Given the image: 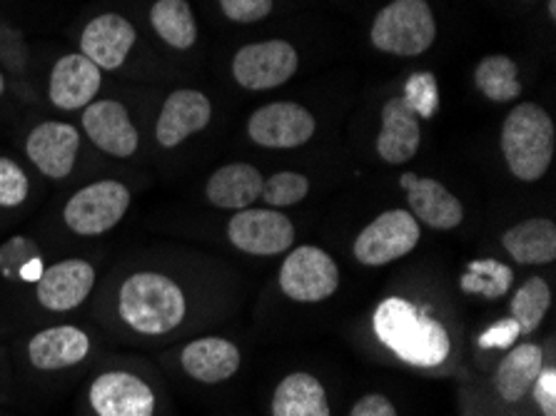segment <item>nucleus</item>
<instances>
[{"label":"nucleus","mask_w":556,"mask_h":416,"mask_svg":"<svg viewBox=\"0 0 556 416\" xmlns=\"http://www.w3.org/2000/svg\"><path fill=\"white\" fill-rule=\"evenodd\" d=\"M514 282V272L496 260H477L467 267V275L459 279L462 290L469 294H482L486 300L504 297Z\"/></svg>","instance_id":"nucleus-29"},{"label":"nucleus","mask_w":556,"mask_h":416,"mask_svg":"<svg viewBox=\"0 0 556 416\" xmlns=\"http://www.w3.org/2000/svg\"><path fill=\"white\" fill-rule=\"evenodd\" d=\"M38 302L50 312H71L88 300L96 269L86 260H63L43 269L38 279Z\"/></svg>","instance_id":"nucleus-14"},{"label":"nucleus","mask_w":556,"mask_h":416,"mask_svg":"<svg viewBox=\"0 0 556 416\" xmlns=\"http://www.w3.org/2000/svg\"><path fill=\"white\" fill-rule=\"evenodd\" d=\"M554 123L534 103H521L511 110L502 127V150L507 165L519 180L534 182L552 165L554 157Z\"/></svg>","instance_id":"nucleus-3"},{"label":"nucleus","mask_w":556,"mask_h":416,"mask_svg":"<svg viewBox=\"0 0 556 416\" xmlns=\"http://www.w3.org/2000/svg\"><path fill=\"white\" fill-rule=\"evenodd\" d=\"M502 244L519 265H549L556 260V225L552 219H527L507 229Z\"/></svg>","instance_id":"nucleus-23"},{"label":"nucleus","mask_w":556,"mask_h":416,"mask_svg":"<svg viewBox=\"0 0 556 416\" xmlns=\"http://www.w3.org/2000/svg\"><path fill=\"white\" fill-rule=\"evenodd\" d=\"M404 190H407L412 215H415V219H422L432 229H454L465 219L462 202L442 182L415 175V180Z\"/></svg>","instance_id":"nucleus-20"},{"label":"nucleus","mask_w":556,"mask_h":416,"mask_svg":"<svg viewBox=\"0 0 556 416\" xmlns=\"http://www.w3.org/2000/svg\"><path fill=\"white\" fill-rule=\"evenodd\" d=\"M407 108L417 117H432L440 108V88H437V78L432 73H415L404 85L402 96Z\"/></svg>","instance_id":"nucleus-31"},{"label":"nucleus","mask_w":556,"mask_h":416,"mask_svg":"<svg viewBox=\"0 0 556 416\" xmlns=\"http://www.w3.org/2000/svg\"><path fill=\"white\" fill-rule=\"evenodd\" d=\"M521 335L519 325L514 319H502L496 322L494 327L486 329V332L479 337V344L482 346H500V350H507L514 342H517V337Z\"/></svg>","instance_id":"nucleus-36"},{"label":"nucleus","mask_w":556,"mask_h":416,"mask_svg":"<svg viewBox=\"0 0 556 416\" xmlns=\"http://www.w3.org/2000/svg\"><path fill=\"white\" fill-rule=\"evenodd\" d=\"M83 130L92 146L113 157H130L140 146V135L128 115V108L117 100H100L83 110Z\"/></svg>","instance_id":"nucleus-12"},{"label":"nucleus","mask_w":556,"mask_h":416,"mask_svg":"<svg viewBox=\"0 0 556 416\" xmlns=\"http://www.w3.org/2000/svg\"><path fill=\"white\" fill-rule=\"evenodd\" d=\"M375 332L402 362L415 367H437L450 356L446 329L400 297H390L379 304Z\"/></svg>","instance_id":"nucleus-1"},{"label":"nucleus","mask_w":556,"mask_h":416,"mask_svg":"<svg viewBox=\"0 0 556 416\" xmlns=\"http://www.w3.org/2000/svg\"><path fill=\"white\" fill-rule=\"evenodd\" d=\"M419 223L407 210H390L362 229L355 242V257L367 267L390 265L417 248Z\"/></svg>","instance_id":"nucleus-6"},{"label":"nucleus","mask_w":556,"mask_h":416,"mask_svg":"<svg viewBox=\"0 0 556 416\" xmlns=\"http://www.w3.org/2000/svg\"><path fill=\"white\" fill-rule=\"evenodd\" d=\"M350 416H397L392 402L382 394H367L355 404Z\"/></svg>","instance_id":"nucleus-37"},{"label":"nucleus","mask_w":556,"mask_h":416,"mask_svg":"<svg viewBox=\"0 0 556 416\" xmlns=\"http://www.w3.org/2000/svg\"><path fill=\"white\" fill-rule=\"evenodd\" d=\"M298 71V50L285 40L252 42L238 50L232 75L245 90H273L288 83Z\"/></svg>","instance_id":"nucleus-7"},{"label":"nucleus","mask_w":556,"mask_h":416,"mask_svg":"<svg viewBox=\"0 0 556 416\" xmlns=\"http://www.w3.org/2000/svg\"><path fill=\"white\" fill-rule=\"evenodd\" d=\"M437 38V23L427 0H394L377 13L372 46L392 55H422Z\"/></svg>","instance_id":"nucleus-4"},{"label":"nucleus","mask_w":556,"mask_h":416,"mask_svg":"<svg viewBox=\"0 0 556 416\" xmlns=\"http://www.w3.org/2000/svg\"><path fill=\"white\" fill-rule=\"evenodd\" d=\"M182 369L192 379L217 385L240 369V350L220 337L195 339L182 350Z\"/></svg>","instance_id":"nucleus-21"},{"label":"nucleus","mask_w":556,"mask_h":416,"mask_svg":"<svg viewBox=\"0 0 556 416\" xmlns=\"http://www.w3.org/2000/svg\"><path fill=\"white\" fill-rule=\"evenodd\" d=\"M280 287L294 302H323L340 287V269L325 250L300 248L285 260Z\"/></svg>","instance_id":"nucleus-8"},{"label":"nucleus","mask_w":556,"mask_h":416,"mask_svg":"<svg viewBox=\"0 0 556 416\" xmlns=\"http://www.w3.org/2000/svg\"><path fill=\"white\" fill-rule=\"evenodd\" d=\"M273 416H330L323 385L302 371L282 379L280 387L275 389Z\"/></svg>","instance_id":"nucleus-25"},{"label":"nucleus","mask_w":556,"mask_h":416,"mask_svg":"<svg viewBox=\"0 0 556 416\" xmlns=\"http://www.w3.org/2000/svg\"><path fill=\"white\" fill-rule=\"evenodd\" d=\"M90 352V339L78 327L61 325L38 332L30 339L28 356L36 369L58 371L80 364Z\"/></svg>","instance_id":"nucleus-19"},{"label":"nucleus","mask_w":556,"mask_h":416,"mask_svg":"<svg viewBox=\"0 0 556 416\" xmlns=\"http://www.w3.org/2000/svg\"><path fill=\"white\" fill-rule=\"evenodd\" d=\"M90 406L98 416H153L155 394L130 371H105L92 381Z\"/></svg>","instance_id":"nucleus-11"},{"label":"nucleus","mask_w":556,"mask_h":416,"mask_svg":"<svg viewBox=\"0 0 556 416\" xmlns=\"http://www.w3.org/2000/svg\"><path fill=\"white\" fill-rule=\"evenodd\" d=\"M220 8L235 23H257L273 13V0H220Z\"/></svg>","instance_id":"nucleus-34"},{"label":"nucleus","mask_w":556,"mask_h":416,"mask_svg":"<svg viewBox=\"0 0 556 416\" xmlns=\"http://www.w3.org/2000/svg\"><path fill=\"white\" fill-rule=\"evenodd\" d=\"M549 304L552 292L542 277H532L521 285V290H517L511 300V319L519 325L521 335H532L542 325Z\"/></svg>","instance_id":"nucleus-28"},{"label":"nucleus","mask_w":556,"mask_h":416,"mask_svg":"<svg viewBox=\"0 0 556 416\" xmlns=\"http://www.w3.org/2000/svg\"><path fill=\"white\" fill-rule=\"evenodd\" d=\"M422 142V125L402 98L387 100L382 108V130L377 138V152L384 163L402 165L417 155Z\"/></svg>","instance_id":"nucleus-18"},{"label":"nucleus","mask_w":556,"mask_h":416,"mask_svg":"<svg viewBox=\"0 0 556 416\" xmlns=\"http://www.w3.org/2000/svg\"><path fill=\"white\" fill-rule=\"evenodd\" d=\"M230 242L248 254H280L294 242V227L277 210H240L227 227Z\"/></svg>","instance_id":"nucleus-10"},{"label":"nucleus","mask_w":556,"mask_h":416,"mask_svg":"<svg viewBox=\"0 0 556 416\" xmlns=\"http://www.w3.org/2000/svg\"><path fill=\"white\" fill-rule=\"evenodd\" d=\"M213 117V105L198 90H175L160 110L155 138L163 148H178L190 135L207 127Z\"/></svg>","instance_id":"nucleus-16"},{"label":"nucleus","mask_w":556,"mask_h":416,"mask_svg":"<svg viewBox=\"0 0 556 416\" xmlns=\"http://www.w3.org/2000/svg\"><path fill=\"white\" fill-rule=\"evenodd\" d=\"M150 23L163 42L175 50H188L198 40V25L188 0H157L150 11Z\"/></svg>","instance_id":"nucleus-26"},{"label":"nucleus","mask_w":556,"mask_h":416,"mask_svg":"<svg viewBox=\"0 0 556 416\" xmlns=\"http://www.w3.org/2000/svg\"><path fill=\"white\" fill-rule=\"evenodd\" d=\"M532 392H534L536 404L542 406L544 416H556V371L554 369H542V375H539L534 381Z\"/></svg>","instance_id":"nucleus-35"},{"label":"nucleus","mask_w":556,"mask_h":416,"mask_svg":"<svg viewBox=\"0 0 556 416\" xmlns=\"http://www.w3.org/2000/svg\"><path fill=\"white\" fill-rule=\"evenodd\" d=\"M185 294L170 277L160 272H138L128 277L117 294V312L125 325L140 335H167L182 325Z\"/></svg>","instance_id":"nucleus-2"},{"label":"nucleus","mask_w":556,"mask_h":416,"mask_svg":"<svg viewBox=\"0 0 556 416\" xmlns=\"http://www.w3.org/2000/svg\"><path fill=\"white\" fill-rule=\"evenodd\" d=\"M263 175L248 163L225 165L207 180V200L223 210H248L263 194Z\"/></svg>","instance_id":"nucleus-22"},{"label":"nucleus","mask_w":556,"mask_h":416,"mask_svg":"<svg viewBox=\"0 0 556 416\" xmlns=\"http://www.w3.org/2000/svg\"><path fill=\"white\" fill-rule=\"evenodd\" d=\"M250 138L263 148L292 150L302 148L315 135V117L294 103H273L252 113L248 123Z\"/></svg>","instance_id":"nucleus-9"},{"label":"nucleus","mask_w":556,"mask_h":416,"mask_svg":"<svg viewBox=\"0 0 556 416\" xmlns=\"http://www.w3.org/2000/svg\"><path fill=\"white\" fill-rule=\"evenodd\" d=\"M103 73L83 53L63 55L50 73V100L61 110H80L98 96Z\"/></svg>","instance_id":"nucleus-17"},{"label":"nucleus","mask_w":556,"mask_h":416,"mask_svg":"<svg viewBox=\"0 0 556 416\" xmlns=\"http://www.w3.org/2000/svg\"><path fill=\"white\" fill-rule=\"evenodd\" d=\"M549 15L552 18H556V0H549Z\"/></svg>","instance_id":"nucleus-38"},{"label":"nucleus","mask_w":556,"mask_h":416,"mask_svg":"<svg viewBox=\"0 0 556 416\" xmlns=\"http://www.w3.org/2000/svg\"><path fill=\"white\" fill-rule=\"evenodd\" d=\"M517 63L507 55H490L477 65L475 83L477 88L484 92L494 103H509V100L519 98L521 83L517 75Z\"/></svg>","instance_id":"nucleus-27"},{"label":"nucleus","mask_w":556,"mask_h":416,"mask_svg":"<svg viewBox=\"0 0 556 416\" xmlns=\"http://www.w3.org/2000/svg\"><path fill=\"white\" fill-rule=\"evenodd\" d=\"M309 182L300 173H275L263 182V200L269 207H290L307 198Z\"/></svg>","instance_id":"nucleus-30"},{"label":"nucleus","mask_w":556,"mask_h":416,"mask_svg":"<svg viewBox=\"0 0 556 416\" xmlns=\"http://www.w3.org/2000/svg\"><path fill=\"white\" fill-rule=\"evenodd\" d=\"M28 198V175L11 157H0V207H18Z\"/></svg>","instance_id":"nucleus-33"},{"label":"nucleus","mask_w":556,"mask_h":416,"mask_svg":"<svg viewBox=\"0 0 556 416\" xmlns=\"http://www.w3.org/2000/svg\"><path fill=\"white\" fill-rule=\"evenodd\" d=\"M544 352L536 344H521L504 356L496 369V389L504 402H521L529 389L534 387L536 377L542 375Z\"/></svg>","instance_id":"nucleus-24"},{"label":"nucleus","mask_w":556,"mask_h":416,"mask_svg":"<svg viewBox=\"0 0 556 416\" xmlns=\"http://www.w3.org/2000/svg\"><path fill=\"white\" fill-rule=\"evenodd\" d=\"M78 150L80 133L73 125L53 121L40 123L28 135V142H25V152H28L30 163L43 175L53 177V180H63V177L73 173Z\"/></svg>","instance_id":"nucleus-13"},{"label":"nucleus","mask_w":556,"mask_h":416,"mask_svg":"<svg viewBox=\"0 0 556 416\" xmlns=\"http://www.w3.org/2000/svg\"><path fill=\"white\" fill-rule=\"evenodd\" d=\"M128 207L130 190L123 182L100 180L75 192L67 200L63 217L75 235L92 237L113 229L125 217Z\"/></svg>","instance_id":"nucleus-5"},{"label":"nucleus","mask_w":556,"mask_h":416,"mask_svg":"<svg viewBox=\"0 0 556 416\" xmlns=\"http://www.w3.org/2000/svg\"><path fill=\"white\" fill-rule=\"evenodd\" d=\"M38 257V244L30 237H11L5 244H0V275L5 279H18L23 269Z\"/></svg>","instance_id":"nucleus-32"},{"label":"nucleus","mask_w":556,"mask_h":416,"mask_svg":"<svg viewBox=\"0 0 556 416\" xmlns=\"http://www.w3.org/2000/svg\"><path fill=\"white\" fill-rule=\"evenodd\" d=\"M3 90H5V78H3V71H0V96H3Z\"/></svg>","instance_id":"nucleus-39"},{"label":"nucleus","mask_w":556,"mask_h":416,"mask_svg":"<svg viewBox=\"0 0 556 416\" xmlns=\"http://www.w3.org/2000/svg\"><path fill=\"white\" fill-rule=\"evenodd\" d=\"M135 38H138V33L128 18L117 13H105L90 21L88 28L83 30L80 50L100 71H117L128 61Z\"/></svg>","instance_id":"nucleus-15"}]
</instances>
